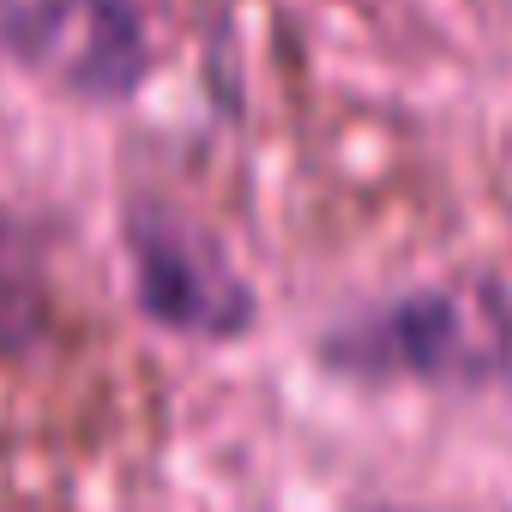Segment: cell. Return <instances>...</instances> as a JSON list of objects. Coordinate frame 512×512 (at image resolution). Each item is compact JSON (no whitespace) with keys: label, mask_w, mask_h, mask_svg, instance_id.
Masks as SVG:
<instances>
[{"label":"cell","mask_w":512,"mask_h":512,"mask_svg":"<svg viewBox=\"0 0 512 512\" xmlns=\"http://www.w3.org/2000/svg\"><path fill=\"white\" fill-rule=\"evenodd\" d=\"M320 362L350 380L500 386L512 380V296L494 278L428 284L326 332Z\"/></svg>","instance_id":"6da1fadb"},{"label":"cell","mask_w":512,"mask_h":512,"mask_svg":"<svg viewBox=\"0 0 512 512\" xmlns=\"http://www.w3.org/2000/svg\"><path fill=\"white\" fill-rule=\"evenodd\" d=\"M0 55L73 103H127L151 79L139 0H0Z\"/></svg>","instance_id":"7a4b0ae2"},{"label":"cell","mask_w":512,"mask_h":512,"mask_svg":"<svg viewBox=\"0 0 512 512\" xmlns=\"http://www.w3.org/2000/svg\"><path fill=\"white\" fill-rule=\"evenodd\" d=\"M121 235H127L133 296L151 326L205 338V344H229L260 320V302H253L247 278L229 266V253L175 205L133 199Z\"/></svg>","instance_id":"3957f363"}]
</instances>
